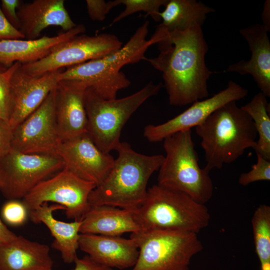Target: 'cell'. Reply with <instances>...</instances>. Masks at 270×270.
<instances>
[{
	"instance_id": "29",
	"label": "cell",
	"mask_w": 270,
	"mask_h": 270,
	"mask_svg": "<svg viewBox=\"0 0 270 270\" xmlns=\"http://www.w3.org/2000/svg\"><path fill=\"white\" fill-rule=\"evenodd\" d=\"M256 154L257 161L252 166V169L240 176L238 180L240 184L246 186L256 182L270 180V160Z\"/></svg>"
},
{
	"instance_id": "30",
	"label": "cell",
	"mask_w": 270,
	"mask_h": 270,
	"mask_svg": "<svg viewBox=\"0 0 270 270\" xmlns=\"http://www.w3.org/2000/svg\"><path fill=\"white\" fill-rule=\"evenodd\" d=\"M2 214L4 220L12 226L23 224L28 215L24 204L18 200H10L2 206Z\"/></svg>"
},
{
	"instance_id": "26",
	"label": "cell",
	"mask_w": 270,
	"mask_h": 270,
	"mask_svg": "<svg viewBox=\"0 0 270 270\" xmlns=\"http://www.w3.org/2000/svg\"><path fill=\"white\" fill-rule=\"evenodd\" d=\"M251 221L260 270H270V206L266 204L260 205L254 212Z\"/></svg>"
},
{
	"instance_id": "16",
	"label": "cell",
	"mask_w": 270,
	"mask_h": 270,
	"mask_svg": "<svg viewBox=\"0 0 270 270\" xmlns=\"http://www.w3.org/2000/svg\"><path fill=\"white\" fill-rule=\"evenodd\" d=\"M82 82L59 81L56 86V121L62 141L87 133L88 119Z\"/></svg>"
},
{
	"instance_id": "17",
	"label": "cell",
	"mask_w": 270,
	"mask_h": 270,
	"mask_svg": "<svg viewBox=\"0 0 270 270\" xmlns=\"http://www.w3.org/2000/svg\"><path fill=\"white\" fill-rule=\"evenodd\" d=\"M246 41L251 56L248 60H241L228 68L225 72L240 75L250 74L260 92L270 96V42L268 32L262 24H256L239 30Z\"/></svg>"
},
{
	"instance_id": "38",
	"label": "cell",
	"mask_w": 270,
	"mask_h": 270,
	"mask_svg": "<svg viewBox=\"0 0 270 270\" xmlns=\"http://www.w3.org/2000/svg\"><path fill=\"white\" fill-rule=\"evenodd\" d=\"M8 68L0 64V72L6 70Z\"/></svg>"
},
{
	"instance_id": "11",
	"label": "cell",
	"mask_w": 270,
	"mask_h": 270,
	"mask_svg": "<svg viewBox=\"0 0 270 270\" xmlns=\"http://www.w3.org/2000/svg\"><path fill=\"white\" fill-rule=\"evenodd\" d=\"M122 46L115 35H78L58 46L49 54L34 62L21 65L22 70L34 76L70 68L111 54Z\"/></svg>"
},
{
	"instance_id": "21",
	"label": "cell",
	"mask_w": 270,
	"mask_h": 270,
	"mask_svg": "<svg viewBox=\"0 0 270 270\" xmlns=\"http://www.w3.org/2000/svg\"><path fill=\"white\" fill-rule=\"evenodd\" d=\"M134 210L91 206L82 220L80 234L120 236L142 230Z\"/></svg>"
},
{
	"instance_id": "5",
	"label": "cell",
	"mask_w": 270,
	"mask_h": 270,
	"mask_svg": "<svg viewBox=\"0 0 270 270\" xmlns=\"http://www.w3.org/2000/svg\"><path fill=\"white\" fill-rule=\"evenodd\" d=\"M134 212L142 230H178L198 234L210 220L205 204L181 192L158 184L148 189L144 200Z\"/></svg>"
},
{
	"instance_id": "4",
	"label": "cell",
	"mask_w": 270,
	"mask_h": 270,
	"mask_svg": "<svg viewBox=\"0 0 270 270\" xmlns=\"http://www.w3.org/2000/svg\"><path fill=\"white\" fill-rule=\"evenodd\" d=\"M194 128L201 138L205 168L209 171L235 162L256 144L258 135L253 121L236 101L218 108Z\"/></svg>"
},
{
	"instance_id": "20",
	"label": "cell",
	"mask_w": 270,
	"mask_h": 270,
	"mask_svg": "<svg viewBox=\"0 0 270 270\" xmlns=\"http://www.w3.org/2000/svg\"><path fill=\"white\" fill-rule=\"evenodd\" d=\"M86 32L82 24L54 36L35 40H8L0 42V64L9 68L14 63L22 64L38 61L49 54L60 44Z\"/></svg>"
},
{
	"instance_id": "32",
	"label": "cell",
	"mask_w": 270,
	"mask_h": 270,
	"mask_svg": "<svg viewBox=\"0 0 270 270\" xmlns=\"http://www.w3.org/2000/svg\"><path fill=\"white\" fill-rule=\"evenodd\" d=\"M13 130L8 122L0 118V160L12 149Z\"/></svg>"
},
{
	"instance_id": "31",
	"label": "cell",
	"mask_w": 270,
	"mask_h": 270,
	"mask_svg": "<svg viewBox=\"0 0 270 270\" xmlns=\"http://www.w3.org/2000/svg\"><path fill=\"white\" fill-rule=\"evenodd\" d=\"M86 2L90 18L97 21L104 20L110 11L118 6L116 0L108 2L104 0H86Z\"/></svg>"
},
{
	"instance_id": "2",
	"label": "cell",
	"mask_w": 270,
	"mask_h": 270,
	"mask_svg": "<svg viewBox=\"0 0 270 270\" xmlns=\"http://www.w3.org/2000/svg\"><path fill=\"white\" fill-rule=\"evenodd\" d=\"M148 26V21L145 22L116 52L62 70L58 75V81L79 82L104 99L116 98L119 90L130 84V80L120 70L122 68L145 60L148 49L158 44L166 34V31L158 25L152 36L147 39Z\"/></svg>"
},
{
	"instance_id": "8",
	"label": "cell",
	"mask_w": 270,
	"mask_h": 270,
	"mask_svg": "<svg viewBox=\"0 0 270 270\" xmlns=\"http://www.w3.org/2000/svg\"><path fill=\"white\" fill-rule=\"evenodd\" d=\"M138 256L132 270H190L203 246L198 234L178 230H142L132 233Z\"/></svg>"
},
{
	"instance_id": "25",
	"label": "cell",
	"mask_w": 270,
	"mask_h": 270,
	"mask_svg": "<svg viewBox=\"0 0 270 270\" xmlns=\"http://www.w3.org/2000/svg\"><path fill=\"white\" fill-rule=\"evenodd\" d=\"M266 97L260 92L241 108L250 117L258 138L253 148L256 154L270 160V104Z\"/></svg>"
},
{
	"instance_id": "19",
	"label": "cell",
	"mask_w": 270,
	"mask_h": 270,
	"mask_svg": "<svg viewBox=\"0 0 270 270\" xmlns=\"http://www.w3.org/2000/svg\"><path fill=\"white\" fill-rule=\"evenodd\" d=\"M19 30L27 40L38 38L42 32L50 26H60L64 32L77 24L72 20L64 0H34L17 9Z\"/></svg>"
},
{
	"instance_id": "15",
	"label": "cell",
	"mask_w": 270,
	"mask_h": 270,
	"mask_svg": "<svg viewBox=\"0 0 270 270\" xmlns=\"http://www.w3.org/2000/svg\"><path fill=\"white\" fill-rule=\"evenodd\" d=\"M22 65V64H21ZM21 65L10 81L11 102L8 122L14 130L34 112L57 86L62 70L34 76L24 72Z\"/></svg>"
},
{
	"instance_id": "6",
	"label": "cell",
	"mask_w": 270,
	"mask_h": 270,
	"mask_svg": "<svg viewBox=\"0 0 270 270\" xmlns=\"http://www.w3.org/2000/svg\"><path fill=\"white\" fill-rule=\"evenodd\" d=\"M163 141L166 156L158 169V184L205 204L213 195L214 184L210 171L199 165L192 130L178 132Z\"/></svg>"
},
{
	"instance_id": "18",
	"label": "cell",
	"mask_w": 270,
	"mask_h": 270,
	"mask_svg": "<svg viewBox=\"0 0 270 270\" xmlns=\"http://www.w3.org/2000/svg\"><path fill=\"white\" fill-rule=\"evenodd\" d=\"M78 244L93 260L112 268L133 267L138 256L136 243L130 238L80 234Z\"/></svg>"
},
{
	"instance_id": "1",
	"label": "cell",
	"mask_w": 270,
	"mask_h": 270,
	"mask_svg": "<svg viewBox=\"0 0 270 270\" xmlns=\"http://www.w3.org/2000/svg\"><path fill=\"white\" fill-rule=\"evenodd\" d=\"M158 44V56L144 60L162 72L170 104L182 106L208 98V81L216 72L206 64L208 46L202 27L168 32Z\"/></svg>"
},
{
	"instance_id": "23",
	"label": "cell",
	"mask_w": 270,
	"mask_h": 270,
	"mask_svg": "<svg viewBox=\"0 0 270 270\" xmlns=\"http://www.w3.org/2000/svg\"><path fill=\"white\" fill-rule=\"evenodd\" d=\"M59 209L64 210L60 204L48 206V203H44L29 212L28 216L34 222L43 223L48 227L54 238L52 248L60 252L65 263L70 264L78 258L76 251L79 248L82 220L67 222L56 219L52 212Z\"/></svg>"
},
{
	"instance_id": "14",
	"label": "cell",
	"mask_w": 270,
	"mask_h": 270,
	"mask_svg": "<svg viewBox=\"0 0 270 270\" xmlns=\"http://www.w3.org/2000/svg\"><path fill=\"white\" fill-rule=\"evenodd\" d=\"M56 154L64 168L96 186L108 176L115 159L110 153L102 151L87 133L62 141Z\"/></svg>"
},
{
	"instance_id": "37",
	"label": "cell",
	"mask_w": 270,
	"mask_h": 270,
	"mask_svg": "<svg viewBox=\"0 0 270 270\" xmlns=\"http://www.w3.org/2000/svg\"><path fill=\"white\" fill-rule=\"evenodd\" d=\"M262 24L269 32L270 30V1L266 0L263 6L262 13Z\"/></svg>"
},
{
	"instance_id": "10",
	"label": "cell",
	"mask_w": 270,
	"mask_h": 270,
	"mask_svg": "<svg viewBox=\"0 0 270 270\" xmlns=\"http://www.w3.org/2000/svg\"><path fill=\"white\" fill-rule=\"evenodd\" d=\"M96 186L64 168L34 187L22 202L29 212L44 203L52 202L64 206L68 218L82 220L90 206L88 196Z\"/></svg>"
},
{
	"instance_id": "36",
	"label": "cell",
	"mask_w": 270,
	"mask_h": 270,
	"mask_svg": "<svg viewBox=\"0 0 270 270\" xmlns=\"http://www.w3.org/2000/svg\"><path fill=\"white\" fill-rule=\"evenodd\" d=\"M17 235L8 230L0 218V244L10 242Z\"/></svg>"
},
{
	"instance_id": "3",
	"label": "cell",
	"mask_w": 270,
	"mask_h": 270,
	"mask_svg": "<svg viewBox=\"0 0 270 270\" xmlns=\"http://www.w3.org/2000/svg\"><path fill=\"white\" fill-rule=\"evenodd\" d=\"M116 150L118 155L111 170L91 192L88 203L90 206L107 205L136 210L144 200L149 179L158 170L164 156L138 153L126 142H120Z\"/></svg>"
},
{
	"instance_id": "28",
	"label": "cell",
	"mask_w": 270,
	"mask_h": 270,
	"mask_svg": "<svg viewBox=\"0 0 270 270\" xmlns=\"http://www.w3.org/2000/svg\"><path fill=\"white\" fill-rule=\"evenodd\" d=\"M22 64L16 62L6 70L0 72V118L8 122L11 102L12 76Z\"/></svg>"
},
{
	"instance_id": "12",
	"label": "cell",
	"mask_w": 270,
	"mask_h": 270,
	"mask_svg": "<svg viewBox=\"0 0 270 270\" xmlns=\"http://www.w3.org/2000/svg\"><path fill=\"white\" fill-rule=\"evenodd\" d=\"M56 87L13 130L12 148L24 154H56L62 140L56 121Z\"/></svg>"
},
{
	"instance_id": "34",
	"label": "cell",
	"mask_w": 270,
	"mask_h": 270,
	"mask_svg": "<svg viewBox=\"0 0 270 270\" xmlns=\"http://www.w3.org/2000/svg\"><path fill=\"white\" fill-rule=\"evenodd\" d=\"M23 38H24V36L6 18L0 6V42Z\"/></svg>"
},
{
	"instance_id": "13",
	"label": "cell",
	"mask_w": 270,
	"mask_h": 270,
	"mask_svg": "<svg viewBox=\"0 0 270 270\" xmlns=\"http://www.w3.org/2000/svg\"><path fill=\"white\" fill-rule=\"evenodd\" d=\"M248 90L238 84L230 81L226 87L210 98L197 100L183 112L159 124H148L144 136L150 142H162L180 132L191 130L200 125L215 110L232 101L244 99Z\"/></svg>"
},
{
	"instance_id": "24",
	"label": "cell",
	"mask_w": 270,
	"mask_h": 270,
	"mask_svg": "<svg viewBox=\"0 0 270 270\" xmlns=\"http://www.w3.org/2000/svg\"><path fill=\"white\" fill-rule=\"evenodd\" d=\"M164 11L160 12V24L168 32L186 30L202 27L207 14L215 10L196 0H168Z\"/></svg>"
},
{
	"instance_id": "22",
	"label": "cell",
	"mask_w": 270,
	"mask_h": 270,
	"mask_svg": "<svg viewBox=\"0 0 270 270\" xmlns=\"http://www.w3.org/2000/svg\"><path fill=\"white\" fill-rule=\"evenodd\" d=\"M50 248L22 236L0 244V270L52 269Z\"/></svg>"
},
{
	"instance_id": "9",
	"label": "cell",
	"mask_w": 270,
	"mask_h": 270,
	"mask_svg": "<svg viewBox=\"0 0 270 270\" xmlns=\"http://www.w3.org/2000/svg\"><path fill=\"white\" fill-rule=\"evenodd\" d=\"M64 168L56 154H24L12 148L0 160V190L10 200L23 198Z\"/></svg>"
},
{
	"instance_id": "7",
	"label": "cell",
	"mask_w": 270,
	"mask_h": 270,
	"mask_svg": "<svg viewBox=\"0 0 270 270\" xmlns=\"http://www.w3.org/2000/svg\"><path fill=\"white\" fill-rule=\"evenodd\" d=\"M162 82H150L128 96L112 100L100 97L92 89L84 92V106L88 119L87 134L102 152L110 153L120 144L124 126L132 114L150 97L157 94Z\"/></svg>"
},
{
	"instance_id": "39",
	"label": "cell",
	"mask_w": 270,
	"mask_h": 270,
	"mask_svg": "<svg viewBox=\"0 0 270 270\" xmlns=\"http://www.w3.org/2000/svg\"><path fill=\"white\" fill-rule=\"evenodd\" d=\"M52 270V269H46V270Z\"/></svg>"
},
{
	"instance_id": "35",
	"label": "cell",
	"mask_w": 270,
	"mask_h": 270,
	"mask_svg": "<svg viewBox=\"0 0 270 270\" xmlns=\"http://www.w3.org/2000/svg\"><path fill=\"white\" fill-rule=\"evenodd\" d=\"M73 270H114V268L101 264L93 260L88 255L76 259Z\"/></svg>"
},
{
	"instance_id": "27",
	"label": "cell",
	"mask_w": 270,
	"mask_h": 270,
	"mask_svg": "<svg viewBox=\"0 0 270 270\" xmlns=\"http://www.w3.org/2000/svg\"><path fill=\"white\" fill-rule=\"evenodd\" d=\"M168 0H116L117 6L124 4L125 8L116 16L110 26L135 12H144L154 21L160 20V9L165 6Z\"/></svg>"
},
{
	"instance_id": "33",
	"label": "cell",
	"mask_w": 270,
	"mask_h": 270,
	"mask_svg": "<svg viewBox=\"0 0 270 270\" xmlns=\"http://www.w3.org/2000/svg\"><path fill=\"white\" fill-rule=\"evenodd\" d=\"M20 2L21 1L19 0H2L0 4L2 12L6 18L18 30L20 24L17 14V9Z\"/></svg>"
}]
</instances>
